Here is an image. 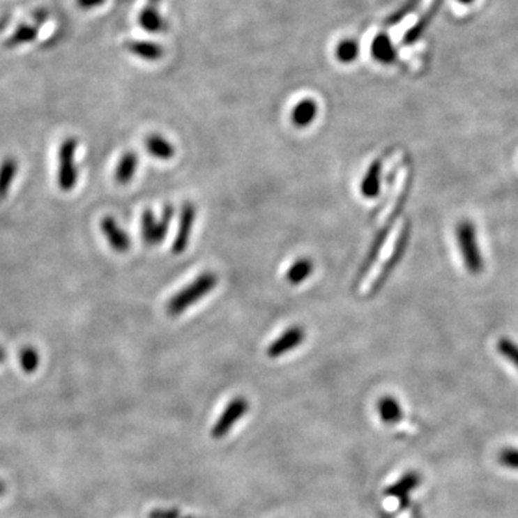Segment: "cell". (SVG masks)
<instances>
[{
    "instance_id": "obj_1",
    "label": "cell",
    "mask_w": 518,
    "mask_h": 518,
    "mask_svg": "<svg viewBox=\"0 0 518 518\" xmlns=\"http://www.w3.org/2000/svg\"><path fill=\"white\" fill-rule=\"evenodd\" d=\"M218 275L215 273L206 271L201 273L196 280L188 284L185 288L180 289L177 294H174L170 301L167 303V314L170 317H177V315L183 314L189 307L200 301L209 292L215 289L218 285Z\"/></svg>"
},
{
    "instance_id": "obj_2",
    "label": "cell",
    "mask_w": 518,
    "mask_h": 518,
    "mask_svg": "<svg viewBox=\"0 0 518 518\" xmlns=\"http://www.w3.org/2000/svg\"><path fill=\"white\" fill-rule=\"evenodd\" d=\"M408 234H409L408 224L406 223L400 224V229L397 231L392 245L386 247V255L381 258L377 268H374L372 274L367 277V281L365 284L366 294H373V292L377 291L379 287H381V284L386 281L388 275L390 274L395 264L399 261L404 250V245H406V241H408Z\"/></svg>"
},
{
    "instance_id": "obj_3",
    "label": "cell",
    "mask_w": 518,
    "mask_h": 518,
    "mask_svg": "<svg viewBox=\"0 0 518 518\" xmlns=\"http://www.w3.org/2000/svg\"><path fill=\"white\" fill-rule=\"evenodd\" d=\"M457 242L459 246V251L462 255V259L465 262V266L471 274H478L482 271V257L480 252L478 239L475 227L468 220H464L458 223L457 227Z\"/></svg>"
},
{
    "instance_id": "obj_4",
    "label": "cell",
    "mask_w": 518,
    "mask_h": 518,
    "mask_svg": "<svg viewBox=\"0 0 518 518\" xmlns=\"http://www.w3.org/2000/svg\"><path fill=\"white\" fill-rule=\"evenodd\" d=\"M174 216V209L172 206H166L162 216L157 219L151 211H144L142 218V229H143V239L147 245H159L165 241L170 222Z\"/></svg>"
},
{
    "instance_id": "obj_5",
    "label": "cell",
    "mask_w": 518,
    "mask_h": 518,
    "mask_svg": "<svg viewBox=\"0 0 518 518\" xmlns=\"http://www.w3.org/2000/svg\"><path fill=\"white\" fill-rule=\"evenodd\" d=\"M75 150L77 140L66 139L59 148V172L58 185L63 192H70L77 185V167H75Z\"/></svg>"
},
{
    "instance_id": "obj_6",
    "label": "cell",
    "mask_w": 518,
    "mask_h": 518,
    "mask_svg": "<svg viewBox=\"0 0 518 518\" xmlns=\"http://www.w3.org/2000/svg\"><path fill=\"white\" fill-rule=\"evenodd\" d=\"M247 409H250V402H247L243 396H238V397L232 399L228 403V406L224 408L220 418L216 420V423L213 426V429H212L213 438L220 439V438L227 435L232 429L234 425L241 418H243V415L247 412Z\"/></svg>"
},
{
    "instance_id": "obj_7",
    "label": "cell",
    "mask_w": 518,
    "mask_h": 518,
    "mask_svg": "<svg viewBox=\"0 0 518 518\" xmlns=\"http://www.w3.org/2000/svg\"><path fill=\"white\" fill-rule=\"evenodd\" d=\"M304 340H305V330L300 326H292L287 328L278 337V339H275L271 344L268 346L266 354L271 358H278L284 356L285 353H289L294 349H297L298 346H301Z\"/></svg>"
},
{
    "instance_id": "obj_8",
    "label": "cell",
    "mask_w": 518,
    "mask_h": 518,
    "mask_svg": "<svg viewBox=\"0 0 518 518\" xmlns=\"http://www.w3.org/2000/svg\"><path fill=\"white\" fill-rule=\"evenodd\" d=\"M195 219H196V208L193 204H189L188 201V204H185L182 208V213H180L178 229H177L173 246H172V251L176 255L183 254L188 250Z\"/></svg>"
},
{
    "instance_id": "obj_9",
    "label": "cell",
    "mask_w": 518,
    "mask_h": 518,
    "mask_svg": "<svg viewBox=\"0 0 518 518\" xmlns=\"http://www.w3.org/2000/svg\"><path fill=\"white\" fill-rule=\"evenodd\" d=\"M101 231L105 235L109 246L117 252H125L130 250L131 241L130 236L123 231V228L112 216H105L101 223Z\"/></svg>"
},
{
    "instance_id": "obj_10",
    "label": "cell",
    "mask_w": 518,
    "mask_h": 518,
    "mask_svg": "<svg viewBox=\"0 0 518 518\" xmlns=\"http://www.w3.org/2000/svg\"><path fill=\"white\" fill-rule=\"evenodd\" d=\"M160 2L162 0H147L146 8L142 10L139 16L140 26L150 33H159L166 31L167 28L166 20L159 13Z\"/></svg>"
},
{
    "instance_id": "obj_11",
    "label": "cell",
    "mask_w": 518,
    "mask_h": 518,
    "mask_svg": "<svg viewBox=\"0 0 518 518\" xmlns=\"http://www.w3.org/2000/svg\"><path fill=\"white\" fill-rule=\"evenodd\" d=\"M442 5H443V0H434V3L429 6V9H427L418 19L416 24L406 32V35H404V38H403L404 45H413L423 36V33L426 32V29L429 28V25L434 22V19L438 15Z\"/></svg>"
},
{
    "instance_id": "obj_12",
    "label": "cell",
    "mask_w": 518,
    "mask_h": 518,
    "mask_svg": "<svg viewBox=\"0 0 518 518\" xmlns=\"http://www.w3.org/2000/svg\"><path fill=\"white\" fill-rule=\"evenodd\" d=\"M420 482V477L413 471H409L404 474L399 481H396L392 487L386 489L389 497H395L400 501L402 507H406L409 503V494L418 488Z\"/></svg>"
},
{
    "instance_id": "obj_13",
    "label": "cell",
    "mask_w": 518,
    "mask_h": 518,
    "mask_svg": "<svg viewBox=\"0 0 518 518\" xmlns=\"http://www.w3.org/2000/svg\"><path fill=\"white\" fill-rule=\"evenodd\" d=\"M381 173H383V160L376 159L369 169L360 185V192L366 199H376L381 192Z\"/></svg>"
},
{
    "instance_id": "obj_14",
    "label": "cell",
    "mask_w": 518,
    "mask_h": 518,
    "mask_svg": "<svg viewBox=\"0 0 518 518\" xmlns=\"http://www.w3.org/2000/svg\"><path fill=\"white\" fill-rule=\"evenodd\" d=\"M372 55L377 62L383 65H392L396 62L397 51L388 33L381 32L376 35L372 42Z\"/></svg>"
},
{
    "instance_id": "obj_15",
    "label": "cell",
    "mask_w": 518,
    "mask_h": 518,
    "mask_svg": "<svg viewBox=\"0 0 518 518\" xmlns=\"http://www.w3.org/2000/svg\"><path fill=\"white\" fill-rule=\"evenodd\" d=\"M125 49L131 52L132 55H136L148 62L159 61L165 54V49L160 47L159 43L150 42V40H128L125 43Z\"/></svg>"
},
{
    "instance_id": "obj_16",
    "label": "cell",
    "mask_w": 518,
    "mask_h": 518,
    "mask_svg": "<svg viewBox=\"0 0 518 518\" xmlns=\"http://www.w3.org/2000/svg\"><path fill=\"white\" fill-rule=\"evenodd\" d=\"M317 112H319L317 102L312 98H304L294 107V109H292L291 121L298 128H305L315 120V117H317Z\"/></svg>"
},
{
    "instance_id": "obj_17",
    "label": "cell",
    "mask_w": 518,
    "mask_h": 518,
    "mask_svg": "<svg viewBox=\"0 0 518 518\" xmlns=\"http://www.w3.org/2000/svg\"><path fill=\"white\" fill-rule=\"evenodd\" d=\"M314 273V262L310 258H300L285 273V281L291 285L303 284Z\"/></svg>"
},
{
    "instance_id": "obj_18",
    "label": "cell",
    "mask_w": 518,
    "mask_h": 518,
    "mask_svg": "<svg viewBox=\"0 0 518 518\" xmlns=\"http://www.w3.org/2000/svg\"><path fill=\"white\" fill-rule=\"evenodd\" d=\"M146 150L148 151V154L160 160H170L176 153L174 146H172L165 137L159 136V134H150L146 139Z\"/></svg>"
},
{
    "instance_id": "obj_19",
    "label": "cell",
    "mask_w": 518,
    "mask_h": 518,
    "mask_svg": "<svg viewBox=\"0 0 518 518\" xmlns=\"http://www.w3.org/2000/svg\"><path fill=\"white\" fill-rule=\"evenodd\" d=\"M377 412L380 419L385 423H397L402 416V408L393 396H383L377 402Z\"/></svg>"
},
{
    "instance_id": "obj_20",
    "label": "cell",
    "mask_w": 518,
    "mask_h": 518,
    "mask_svg": "<svg viewBox=\"0 0 518 518\" xmlns=\"http://www.w3.org/2000/svg\"><path fill=\"white\" fill-rule=\"evenodd\" d=\"M137 165H139V159H137L136 153L128 151L123 154L121 160L116 169V174H114L116 182L119 185H127L128 182H131L134 173H136Z\"/></svg>"
},
{
    "instance_id": "obj_21",
    "label": "cell",
    "mask_w": 518,
    "mask_h": 518,
    "mask_svg": "<svg viewBox=\"0 0 518 518\" xmlns=\"http://www.w3.org/2000/svg\"><path fill=\"white\" fill-rule=\"evenodd\" d=\"M17 173V162L8 157L0 165V200H3L12 186V182Z\"/></svg>"
},
{
    "instance_id": "obj_22",
    "label": "cell",
    "mask_w": 518,
    "mask_h": 518,
    "mask_svg": "<svg viewBox=\"0 0 518 518\" xmlns=\"http://www.w3.org/2000/svg\"><path fill=\"white\" fill-rule=\"evenodd\" d=\"M36 35H38V29L35 26L20 25L13 32V35L5 42V45L8 48H16V47H19V45H25V43L33 42L36 39Z\"/></svg>"
},
{
    "instance_id": "obj_23",
    "label": "cell",
    "mask_w": 518,
    "mask_h": 518,
    "mask_svg": "<svg viewBox=\"0 0 518 518\" xmlns=\"http://www.w3.org/2000/svg\"><path fill=\"white\" fill-rule=\"evenodd\" d=\"M360 47L358 42L354 39H344L339 43V47L335 49L337 59L343 63H351L358 58Z\"/></svg>"
},
{
    "instance_id": "obj_24",
    "label": "cell",
    "mask_w": 518,
    "mask_h": 518,
    "mask_svg": "<svg viewBox=\"0 0 518 518\" xmlns=\"http://www.w3.org/2000/svg\"><path fill=\"white\" fill-rule=\"evenodd\" d=\"M422 0H406L396 12H393L385 22L386 26H395V25H399L400 22L408 17L412 12H415V9L420 5Z\"/></svg>"
},
{
    "instance_id": "obj_25",
    "label": "cell",
    "mask_w": 518,
    "mask_h": 518,
    "mask_svg": "<svg viewBox=\"0 0 518 518\" xmlns=\"http://www.w3.org/2000/svg\"><path fill=\"white\" fill-rule=\"evenodd\" d=\"M500 354L518 370V344L510 339H501L497 344Z\"/></svg>"
},
{
    "instance_id": "obj_26",
    "label": "cell",
    "mask_w": 518,
    "mask_h": 518,
    "mask_svg": "<svg viewBox=\"0 0 518 518\" xmlns=\"http://www.w3.org/2000/svg\"><path fill=\"white\" fill-rule=\"evenodd\" d=\"M20 366L22 369H24V372L26 373H32L38 369V365H39V356H38V351L32 347H26L20 351Z\"/></svg>"
},
{
    "instance_id": "obj_27",
    "label": "cell",
    "mask_w": 518,
    "mask_h": 518,
    "mask_svg": "<svg viewBox=\"0 0 518 518\" xmlns=\"http://www.w3.org/2000/svg\"><path fill=\"white\" fill-rule=\"evenodd\" d=\"M498 461L503 466L518 471V449L515 448L503 449L498 455Z\"/></svg>"
},
{
    "instance_id": "obj_28",
    "label": "cell",
    "mask_w": 518,
    "mask_h": 518,
    "mask_svg": "<svg viewBox=\"0 0 518 518\" xmlns=\"http://www.w3.org/2000/svg\"><path fill=\"white\" fill-rule=\"evenodd\" d=\"M77 3L81 9L89 10V9H96L101 6L102 3H105V0H77Z\"/></svg>"
},
{
    "instance_id": "obj_29",
    "label": "cell",
    "mask_w": 518,
    "mask_h": 518,
    "mask_svg": "<svg viewBox=\"0 0 518 518\" xmlns=\"http://www.w3.org/2000/svg\"><path fill=\"white\" fill-rule=\"evenodd\" d=\"M178 512L176 510H155L150 514V518H177Z\"/></svg>"
},
{
    "instance_id": "obj_30",
    "label": "cell",
    "mask_w": 518,
    "mask_h": 518,
    "mask_svg": "<svg viewBox=\"0 0 518 518\" xmlns=\"http://www.w3.org/2000/svg\"><path fill=\"white\" fill-rule=\"evenodd\" d=\"M458 2L462 5H471V3H474V0H458Z\"/></svg>"
},
{
    "instance_id": "obj_31",
    "label": "cell",
    "mask_w": 518,
    "mask_h": 518,
    "mask_svg": "<svg viewBox=\"0 0 518 518\" xmlns=\"http://www.w3.org/2000/svg\"><path fill=\"white\" fill-rule=\"evenodd\" d=\"M3 360H5V351H3V349H0V363H2Z\"/></svg>"
},
{
    "instance_id": "obj_32",
    "label": "cell",
    "mask_w": 518,
    "mask_h": 518,
    "mask_svg": "<svg viewBox=\"0 0 518 518\" xmlns=\"http://www.w3.org/2000/svg\"><path fill=\"white\" fill-rule=\"evenodd\" d=\"M3 491H5V487H3V484H2V482H0V495H2V494H3Z\"/></svg>"
}]
</instances>
